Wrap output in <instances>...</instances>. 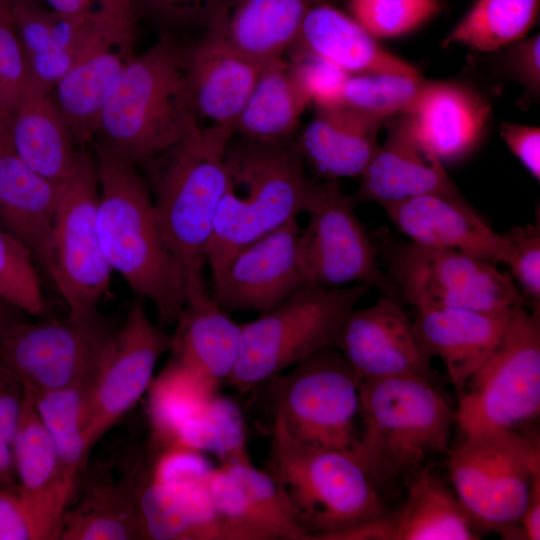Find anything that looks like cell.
Here are the masks:
<instances>
[{
    "instance_id": "obj_3",
    "label": "cell",
    "mask_w": 540,
    "mask_h": 540,
    "mask_svg": "<svg viewBox=\"0 0 540 540\" xmlns=\"http://www.w3.org/2000/svg\"><path fill=\"white\" fill-rule=\"evenodd\" d=\"M225 166V190L207 246L211 278L240 249L307 212L318 186L293 138L259 144L233 136Z\"/></svg>"
},
{
    "instance_id": "obj_49",
    "label": "cell",
    "mask_w": 540,
    "mask_h": 540,
    "mask_svg": "<svg viewBox=\"0 0 540 540\" xmlns=\"http://www.w3.org/2000/svg\"><path fill=\"white\" fill-rule=\"evenodd\" d=\"M0 540H41L16 488L0 487Z\"/></svg>"
},
{
    "instance_id": "obj_14",
    "label": "cell",
    "mask_w": 540,
    "mask_h": 540,
    "mask_svg": "<svg viewBox=\"0 0 540 540\" xmlns=\"http://www.w3.org/2000/svg\"><path fill=\"white\" fill-rule=\"evenodd\" d=\"M355 204L336 181L318 183L306 212L308 223L298 236L305 279L330 288L362 284L397 297L380 265L378 250L356 215Z\"/></svg>"
},
{
    "instance_id": "obj_35",
    "label": "cell",
    "mask_w": 540,
    "mask_h": 540,
    "mask_svg": "<svg viewBox=\"0 0 540 540\" xmlns=\"http://www.w3.org/2000/svg\"><path fill=\"white\" fill-rule=\"evenodd\" d=\"M540 0H477L441 46L454 44L493 53L526 37L536 23Z\"/></svg>"
},
{
    "instance_id": "obj_12",
    "label": "cell",
    "mask_w": 540,
    "mask_h": 540,
    "mask_svg": "<svg viewBox=\"0 0 540 540\" xmlns=\"http://www.w3.org/2000/svg\"><path fill=\"white\" fill-rule=\"evenodd\" d=\"M98 195L96 156L81 146L76 169L58 184L45 266L70 312L97 308L110 287L113 271L98 233Z\"/></svg>"
},
{
    "instance_id": "obj_9",
    "label": "cell",
    "mask_w": 540,
    "mask_h": 540,
    "mask_svg": "<svg viewBox=\"0 0 540 540\" xmlns=\"http://www.w3.org/2000/svg\"><path fill=\"white\" fill-rule=\"evenodd\" d=\"M455 412L464 436L510 431L540 412V310L511 312L498 343L458 392Z\"/></svg>"
},
{
    "instance_id": "obj_25",
    "label": "cell",
    "mask_w": 540,
    "mask_h": 540,
    "mask_svg": "<svg viewBox=\"0 0 540 540\" xmlns=\"http://www.w3.org/2000/svg\"><path fill=\"white\" fill-rule=\"evenodd\" d=\"M290 50L292 55L323 59L348 74L420 75L417 68L384 48L353 17L321 2L308 10Z\"/></svg>"
},
{
    "instance_id": "obj_50",
    "label": "cell",
    "mask_w": 540,
    "mask_h": 540,
    "mask_svg": "<svg viewBox=\"0 0 540 540\" xmlns=\"http://www.w3.org/2000/svg\"><path fill=\"white\" fill-rule=\"evenodd\" d=\"M499 133L510 152L523 167L540 180V129L536 126L502 121Z\"/></svg>"
},
{
    "instance_id": "obj_23",
    "label": "cell",
    "mask_w": 540,
    "mask_h": 540,
    "mask_svg": "<svg viewBox=\"0 0 540 540\" xmlns=\"http://www.w3.org/2000/svg\"><path fill=\"white\" fill-rule=\"evenodd\" d=\"M512 311L416 309L413 328L422 351L442 360L459 392L498 343Z\"/></svg>"
},
{
    "instance_id": "obj_40",
    "label": "cell",
    "mask_w": 540,
    "mask_h": 540,
    "mask_svg": "<svg viewBox=\"0 0 540 540\" xmlns=\"http://www.w3.org/2000/svg\"><path fill=\"white\" fill-rule=\"evenodd\" d=\"M174 446L212 450L221 460L244 450L238 410L229 401L215 397L179 429Z\"/></svg>"
},
{
    "instance_id": "obj_24",
    "label": "cell",
    "mask_w": 540,
    "mask_h": 540,
    "mask_svg": "<svg viewBox=\"0 0 540 540\" xmlns=\"http://www.w3.org/2000/svg\"><path fill=\"white\" fill-rule=\"evenodd\" d=\"M24 389L23 412L13 443L18 490L41 540H55L67 509L57 454L33 394Z\"/></svg>"
},
{
    "instance_id": "obj_13",
    "label": "cell",
    "mask_w": 540,
    "mask_h": 540,
    "mask_svg": "<svg viewBox=\"0 0 540 540\" xmlns=\"http://www.w3.org/2000/svg\"><path fill=\"white\" fill-rule=\"evenodd\" d=\"M270 381L274 417L293 436L351 455L362 380L340 351L320 350Z\"/></svg>"
},
{
    "instance_id": "obj_15",
    "label": "cell",
    "mask_w": 540,
    "mask_h": 540,
    "mask_svg": "<svg viewBox=\"0 0 540 540\" xmlns=\"http://www.w3.org/2000/svg\"><path fill=\"white\" fill-rule=\"evenodd\" d=\"M172 335L157 327L141 304L131 306L115 331L86 398L85 437L93 446L140 400Z\"/></svg>"
},
{
    "instance_id": "obj_33",
    "label": "cell",
    "mask_w": 540,
    "mask_h": 540,
    "mask_svg": "<svg viewBox=\"0 0 540 540\" xmlns=\"http://www.w3.org/2000/svg\"><path fill=\"white\" fill-rule=\"evenodd\" d=\"M310 104L283 58L265 63L233 129L240 138L259 144L292 139Z\"/></svg>"
},
{
    "instance_id": "obj_52",
    "label": "cell",
    "mask_w": 540,
    "mask_h": 540,
    "mask_svg": "<svg viewBox=\"0 0 540 540\" xmlns=\"http://www.w3.org/2000/svg\"><path fill=\"white\" fill-rule=\"evenodd\" d=\"M11 150L10 123L0 105V155Z\"/></svg>"
},
{
    "instance_id": "obj_8",
    "label": "cell",
    "mask_w": 540,
    "mask_h": 540,
    "mask_svg": "<svg viewBox=\"0 0 540 540\" xmlns=\"http://www.w3.org/2000/svg\"><path fill=\"white\" fill-rule=\"evenodd\" d=\"M447 468L454 493L478 531L521 539L519 524L540 470L538 437L518 430L464 436L450 451Z\"/></svg>"
},
{
    "instance_id": "obj_10",
    "label": "cell",
    "mask_w": 540,
    "mask_h": 540,
    "mask_svg": "<svg viewBox=\"0 0 540 540\" xmlns=\"http://www.w3.org/2000/svg\"><path fill=\"white\" fill-rule=\"evenodd\" d=\"M117 328L98 308L25 320L0 340V363L34 392L90 387Z\"/></svg>"
},
{
    "instance_id": "obj_43",
    "label": "cell",
    "mask_w": 540,
    "mask_h": 540,
    "mask_svg": "<svg viewBox=\"0 0 540 540\" xmlns=\"http://www.w3.org/2000/svg\"><path fill=\"white\" fill-rule=\"evenodd\" d=\"M504 234L509 243L508 272L524 304L540 310V222L514 225Z\"/></svg>"
},
{
    "instance_id": "obj_27",
    "label": "cell",
    "mask_w": 540,
    "mask_h": 540,
    "mask_svg": "<svg viewBox=\"0 0 540 540\" xmlns=\"http://www.w3.org/2000/svg\"><path fill=\"white\" fill-rule=\"evenodd\" d=\"M134 36L128 32L105 39L55 84L56 102L77 145L93 141L102 108L135 55Z\"/></svg>"
},
{
    "instance_id": "obj_30",
    "label": "cell",
    "mask_w": 540,
    "mask_h": 540,
    "mask_svg": "<svg viewBox=\"0 0 540 540\" xmlns=\"http://www.w3.org/2000/svg\"><path fill=\"white\" fill-rule=\"evenodd\" d=\"M318 0H227L213 25L236 50L265 64L295 43L308 10ZM207 25V26H208Z\"/></svg>"
},
{
    "instance_id": "obj_34",
    "label": "cell",
    "mask_w": 540,
    "mask_h": 540,
    "mask_svg": "<svg viewBox=\"0 0 540 540\" xmlns=\"http://www.w3.org/2000/svg\"><path fill=\"white\" fill-rule=\"evenodd\" d=\"M88 389L89 386L48 392L28 389L34 396L38 412L55 446L62 495L67 508L75 499L79 479L90 453L85 437Z\"/></svg>"
},
{
    "instance_id": "obj_36",
    "label": "cell",
    "mask_w": 540,
    "mask_h": 540,
    "mask_svg": "<svg viewBox=\"0 0 540 540\" xmlns=\"http://www.w3.org/2000/svg\"><path fill=\"white\" fill-rule=\"evenodd\" d=\"M199 482L226 539H287L283 528L258 508L241 485L221 467L208 468Z\"/></svg>"
},
{
    "instance_id": "obj_20",
    "label": "cell",
    "mask_w": 540,
    "mask_h": 540,
    "mask_svg": "<svg viewBox=\"0 0 540 540\" xmlns=\"http://www.w3.org/2000/svg\"><path fill=\"white\" fill-rule=\"evenodd\" d=\"M185 84L193 112L211 124L234 125L264 64L236 50L213 26L183 45Z\"/></svg>"
},
{
    "instance_id": "obj_29",
    "label": "cell",
    "mask_w": 540,
    "mask_h": 540,
    "mask_svg": "<svg viewBox=\"0 0 540 540\" xmlns=\"http://www.w3.org/2000/svg\"><path fill=\"white\" fill-rule=\"evenodd\" d=\"M375 540H475L480 538L461 502L434 472L416 470L402 505L373 521Z\"/></svg>"
},
{
    "instance_id": "obj_4",
    "label": "cell",
    "mask_w": 540,
    "mask_h": 540,
    "mask_svg": "<svg viewBox=\"0 0 540 540\" xmlns=\"http://www.w3.org/2000/svg\"><path fill=\"white\" fill-rule=\"evenodd\" d=\"M198 123L185 84L183 45L164 32L126 65L102 108L92 142L138 167Z\"/></svg>"
},
{
    "instance_id": "obj_32",
    "label": "cell",
    "mask_w": 540,
    "mask_h": 540,
    "mask_svg": "<svg viewBox=\"0 0 540 540\" xmlns=\"http://www.w3.org/2000/svg\"><path fill=\"white\" fill-rule=\"evenodd\" d=\"M175 323L173 359L216 386L227 380L237 360L241 324L212 296L187 303Z\"/></svg>"
},
{
    "instance_id": "obj_44",
    "label": "cell",
    "mask_w": 540,
    "mask_h": 540,
    "mask_svg": "<svg viewBox=\"0 0 540 540\" xmlns=\"http://www.w3.org/2000/svg\"><path fill=\"white\" fill-rule=\"evenodd\" d=\"M24 401L23 384L0 363V487L18 488L13 443Z\"/></svg>"
},
{
    "instance_id": "obj_39",
    "label": "cell",
    "mask_w": 540,
    "mask_h": 540,
    "mask_svg": "<svg viewBox=\"0 0 540 540\" xmlns=\"http://www.w3.org/2000/svg\"><path fill=\"white\" fill-rule=\"evenodd\" d=\"M0 297L22 312L43 316L46 301L28 250L0 226Z\"/></svg>"
},
{
    "instance_id": "obj_11",
    "label": "cell",
    "mask_w": 540,
    "mask_h": 540,
    "mask_svg": "<svg viewBox=\"0 0 540 540\" xmlns=\"http://www.w3.org/2000/svg\"><path fill=\"white\" fill-rule=\"evenodd\" d=\"M397 293L416 309L505 313L524 304L508 271L462 252L401 242L384 254Z\"/></svg>"
},
{
    "instance_id": "obj_18",
    "label": "cell",
    "mask_w": 540,
    "mask_h": 540,
    "mask_svg": "<svg viewBox=\"0 0 540 540\" xmlns=\"http://www.w3.org/2000/svg\"><path fill=\"white\" fill-rule=\"evenodd\" d=\"M380 206L412 243L462 252L494 264L507 260L505 234L496 232L465 198L425 194Z\"/></svg>"
},
{
    "instance_id": "obj_16",
    "label": "cell",
    "mask_w": 540,
    "mask_h": 540,
    "mask_svg": "<svg viewBox=\"0 0 540 540\" xmlns=\"http://www.w3.org/2000/svg\"><path fill=\"white\" fill-rule=\"evenodd\" d=\"M297 218L240 249L212 277L211 296L226 312L264 313L305 284Z\"/></svg>"
},
{
    "instance_id": "obj_46",
    "label": "cell",
    "mask_w": 540,
    "mask_h": 540,
    "mask_svg": "<svg viewBox=\"0 0 540 540\" xmlns=\"http://www.w3.org/2000/svg\"><path fill=\"white\" fill-rule=\"evenodd\" d=\"M495 64L500 75L519 84L527 101L540 94V36L525 37L496 52Z\"/></svg>"
},
{
    "instance_id": "obj_7",
    "label": "cell",
    "mask_w": 540,
    "mask_h": 540,
    "mask_svg": "<svg viewBox=\"0 0 540 540\" xmlns=\"http://www.w3.org/2000/svg\"><path fill=\"white\" fill-rule=\"evenodd\" d=\"M369 287L308 283L282 303L241 324L237 360L227 382L247 392L313 355L336 348L340 331Z\"/></svg>"
},
{
    "instance_id": "obj_38",
    "label": "cell",
    "mask_w": 540,
    "mask_h": 540,
    "mask_svg": "<svg viewBox=\"0 0 540 540\" xmlns=\"http://www.w3.org/2000/svg\"><path fill=\"white\" fill-rule=\"evenodd\" d=\"M220 467L241 485L258 508L283 528L287 539L311 540L284 488L266 471L254 467L245 449L222 459Z\"/></svg>"
},
{
    "instance_id": "obj_45",
    "label": "cell",
    "mask_w": 540,
    "mask_h": 540,
    "mask_svg": "<svg viewBox=\"0 0 540 540\" xmlns=\"http://www.w3.org/2000/svg\"><path fill=\"white\" fill-rule=\"evenodd\" d=\"M289 64L298 87L315 107L339 103L344 83L350 74L310 55H292Z\"/></svg>"
},
{
    "instance_id": "obj_1",
    "label": "cell",
    "mask_w": 540,
    "mask_h": 540,
    "mask_svg": "<svg viewBox=\"0 0 540 540\" xmlns=\"http://www.w3.org/2000/svg\"><path fill=\"white\" fill-rule=\"evenodd\" d=\"M233 136L232 126L198 123L138 166L162 238L182 271L187 303L211 296L205 278L207 246L225 190V156Z\"/></svg>"
},
{
    "instance_id": "obj_37",
    "label": "cell",
    "mask_w": 540,
    "mask_h": 540,
    "mask_svg": "<svg viewBox=\"0 0 540 540\" xmlns=\"http://www.w3.org/2000/svg\"><path fill=\"white\" fill-rule=\"evenodd\" d=\"M427 79L391 72L350 74L343 86L340 104L387 121L412 108Z\"/></svg>"
},
{
    "instance_id": "obj_48",
    "label": "cell",
    "mask_w": 540,
    "mask_h": 540,
    "mask_svg": "<svg viewBox=\"0 0 540 540\" xmlns=\"http://www.w3.org/2000/svg\"><path fill=\"white\" fill-rule=\"evenodd\" d=\"M227 0H138L146 11L170 27H206Z\"/></svg>"
},
{
    "instance_id": "obj_28",
    "label": "cell",
    "mask_w": 540,
    "mask_h": 540,
    "mask_svg": "<svg viewBox=\"0 0 540 540\" xmlns=\"http://www.w3.org/2000/svg\"><path fill=\"white\" fill-rule=\"evenodd\" d=\"M52 92L28 80L10 122V141L12 151L29 168L60 184L76 169L81 148H76Z\"/></svg>"
},
{
    "instance_id": "obj_31",
    "label": "cell",
    "mask_w": 540,
    "mask_h": 540,
    "mask_svg": "<svg viewBox=\"0 0 540 540\" xmlns=\"http://www.w3.org/2000/svg\"><path fill=\"white\" fill-rule=\"evenodd\" d=\"M58 200L55 184L11 150L0 155V226L45 270Z\"/></svg>"
},
{
    "instance_id": "obj_22",
    "label": "cell",
    "mask_w": 540,
    "mask_h": 540,
    "mask_svg": "<svg viewBox=\"0 0 540 540\" xmlns=\"http://www.w3.org/2000/svg\"><path fill=\"white\" fill-rule=\"evenodd\" d=\"M140 463L116 480L109 469L85 466L77 487L78 500L61 518V540L145 539L137 502Z\"/></svg>"
},
{
    "instance_id": "obj_5",
    "label": "cell",
    "mask_w": 540,
    "mask_h": 540,
    "mask_svg": "<svg viewBox=\"0 0 540 540\" xmlns=\"http://www.w3.org/2000/svg\"><path fill=\"white\" fill-rule=\"evenodd\" d=\"M433 382L420 376L361 381L363 430L351 456L375 486L447 450L455 412Z\"/></svg>"
},
{
    "instance_id": "obj_17",
    "label": "cell",
    "mask_w": 540,
    "mask_h": 540,
    "mask_svg": "<svg viewBox=\"0 0 540 540\" xmlns=\"http://www.w3.org/2000/svg\"><path fill=\"white\" fill-rule=\"evenodd\" d=\"M336 349L361 380L397 376L434 380L431 359L422 351L413 321L397 297L383 295L372 306L353 310Z\"/></svg>"
},
{
    "instance_id": "obj_26",
    "label": "cell",
    "mask_w": 540,
    "mask_h": 540,
    "mask_svg": "<svg viewBox=\"0 0 540 540\" xmlns=\"http://www.w3.org/2000/svg\"><path fill=\"white\" fill-rule=\"evenodd\" d=\"M315 108L296 141L305 163L327 181L360 177L380 146L385 121L340 103Z\"/></svg>"
},
{
    "instance_id": "obj_47",
    "label": "cell",
    "mask_w": 540,
    "mask_h": 540,
    "mask_svg": "<svg viewBox=\"0 0 540 540\" xmlns=\"http://www.w3.org/2000/svg\"><path fill=\"white\" fill-rule=\"evenodd\" d=\"M51 10L109 29H134L138 0H43Z\"/></svg>"
},
{
    "instance_id": "obj_19",
    "label": "cell",
    "mask_w": 540,
    "mask_h": 540,
    "mask_svg": "<svg viewBox=\"0 0 540 540\" xmlns=\"http://www.w3.org/2000/svg\"><path fill=\"white\" fill-rule=\"evenodd\" d=\"M384 126L385 141L360 176L356 203L382 205L425 194L464 198L444 164L416 136L406 113L391 117Z\"/></svg>"
},
{
    "instance_id": "obj_41",
    "label": "cell",
    "mask_w": 540,
    "mask_h": 540,
    "mask_svg": "<svg viewBox=\"0 0 540 540\" xmlns=\"http://www.w3.org/2000/svg\"><path fill=\"white\" fill-rule=\"evenodd\" d=\"M352 17L376 39L395 38L423 25L440 10L438 0H350Z\"/></svg>"
},
{
    "instance_id": "obj_51",
    "label": "cell",
    "mask_w": 540,
    "mask_h": 540,
    "mask_svg": "<svg viewBox=\"0 0 540 540\" xmlns=\"http://www.w3.org/2000/svg\"><path fill=\"white\" fill-rule=\"evenodd\" d=\"M26 315L0 297V340L15 325L27 320Z\"/></svg>"
},
{
    "instance_id": "obj_2",
    "label": "cell",
    "mask_w": 540,
    "mask_h": 540,
    "mask_svg": "<svg viewBox=\"0 0 540 540\" xmlns=\"http://www.w3.org/2000/svg\"><path fill=\"white\" fill-rule=\"evenodd\" d=\"M97 226L104 255L131 290L149 300L162 323L177 320L187 303L182 271L160 233L151 195L133 163L96 142Z\"/></svg>"
},
{
    "instance_id": "obj_6",
    "label": "cell",
    "mask_w": 540,
    "mask_h": 540,
    "mask_svg": "<svg viewBox=\"0 0 540 540\" xmlns=\"http://www.w3.org/2000/svg\"><path fill=\"white\" fill-rule=\"evenodd\" d=\"M266 472L286 491L311 540L385 513L375 484L350 454L299 440L277 417Z\"/></svg>"
},
{
    "instance_id": "obj_21",
    "label": "cell",
    "mask_w": 540,
    "mask_h": 540,
    "mask_svg": "<svg viewBox=\"0 0 540 540\" xmlns=\"http://www.w3.org/2000/svg\"><path fill=\"white\" fill-rule=\"evenodd\" d=\"M490 112L489 101L472 85L427 80L406 114L416 136L445 165L465 159L478 147Z\"/></svg>"
},
{
    "instance_id": "obj_42",
    "label": "cell",
    "mask_w": 540,
    "mask_h": 540,
    "mask_svg": "<svg viewBox=\"0 0 540 540\" xmlns=\"http://www.w3.org/2000/svg\"><path fill=\"white\" fill-rule=\"evenodd\" d=\"M11 4L12 0H0V105L9 123L29 80L27 60L13 22Z\"/></svg>"
}]
</instances>
